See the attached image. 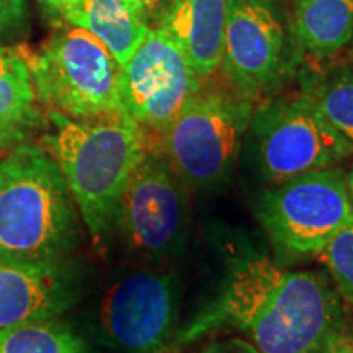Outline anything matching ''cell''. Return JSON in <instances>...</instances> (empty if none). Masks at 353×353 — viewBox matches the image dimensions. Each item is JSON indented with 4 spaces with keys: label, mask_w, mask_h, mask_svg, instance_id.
Here are the masks:
<instances>
[{
    "label": "cell",
    "mask_w": 353,
    "mask_h": 353,
    "mask_svg": "<svg viewBox=\"0 0 353 353\" xmlns=\"http://www.w3.org/2000/svg\"><path fill=\"white\" fill-rule=\"evenodd\" d=\"M343 317L342 298L322 273L254 255L231 265L218 296L180 337L231 327L259 353H312L343 332Z\"/></svg>",
    "instance_id": "obj_1"
},
{
    "label": "cell",
    "mask_w": 353,
    "mask_h": 353,
    "mask_svg": "<svg viewBox=\"0 0 353 353\" xmlns=\"http://www.w3.org/2000/svg\"><path fill=\"white\" fill-rule=\"evenodd\" d=\"M44 148L54 159L97 245H105L132 172L149 151V136L126 113L74 120L48 108Z\"/></svg>",
    "instance_id": "obj_2"
},
{
    "label": "cell",
    "mask_w": 353,
    "mask_h": 353,
    "mask_svg": "<svg viewBox=\"0 0 353 353\" xmlns=\"http://www.w3.org/2000/svg\"><path fill=\"white\" fill-rule=\"evenodd\" d=\"M76 229L72 195L46 148H12L0 162V262L61 260Z\"/></svg>",
    "instance_id": "obj_3"
},
{
    "label": "cell",
    "mask_w": 353,
    "mask_h": 353,
    "mask_svg": "<svg viewBox=\"0 0 353 353\" xmlns=\"http://www.w3.org/2000/svg\"><path fill=\"white\" fill-rule=\"evenodd\" d=\"M254 108L252 100L228 83H201L159 136L161 151L190 187H221L232 175Z\"/></svg>",
    "instance_id": "obj_4"
},
{
    "label": "cell",
    "mask_w": 353,
    "mask_h": 353,
    "mask_svg": "<svg viewBox=\"0 0 353 353\" xmlns=\"http://www.w3.org/2000/svg\"><path fill=\"white\" fill-rule=\"evenodd\" d=\"M21 52L46 108L74 120L126 113L120 99L121 65L87 30L69 23L37 51L21 48Z\"/></svg>",
    "instance_id": "obj_5"
},
{
    "label": "cell",
    "mask_w": 353,
    "mask_h": 353,
    "mask_svg": "<svg viewBox=\"0 0 353 353\" xmlns=\"http://www.w3.org/2000/svg\"><path fill=\"white\" fill-rule=\"evenodd\" d=\"M301 48L285 0H228L219 70L254 101L273 97L296 72Z\"/></svg>",
    "instance_id": "obj_6"
},
{
    "label": "cell",
    "mask_w": 353,
    "mask_h": 353,
    "mask_svg": "<svg viewBox=\"0 0 353 353\" xmlns=\"http://www.w3.org/2000/svg\"><path fill=\"white\" fill-rule=\"evenodd\" d=\"M260 174L273 185L337 167L353 148L306 95L268 97L254 108L247 134Z\"/></svg>",
    "instance_id": "obj_7"
},
{
    "label": "cell",
    "mask_w": 353,
    "mask_h": 353,
    "mask_svg": "<svg viewBox=\"0 0 353 353\" xmlns=\"http://www.w3.org/2000/svg\"><path fill=\"white\" fill-rule=\"evenodd\" d=\"M255 213L280 250L293 257L319 255L335 234L353 223L345 172L337 165L278 183L260 195Z\"/></svg>",
    "instance_id": "obj_8"
},
{
    "label": "cell",
    "mask_w": 353,
    "mask_h": 353,
    "mask_svg": "<svg viewBox=\"0 0 353 353\" xmlns=\"http://www.w3.org/2000/svg\"><path fill=\"white\" fill-rule=\"evenodd\" d=\"M187 183L165 154L149 145L126 185L114 226L120 228L128 247L143 259H172L187 234Z\"/></svg>",
    "instance_id": "obj_9"
},
{
    "label": "cell",
    "mask_w": 353,
    "mask_h": 353,
    "mask_svg": "<svg viewBox=\"0 0 353 353\" xmlns=\"http://www.w3.org/2000/svg\"><path fill=\"white\" fill-rule=\"evenodd\" d=\"M187 56L165 30L151 26L121 68L123 110L149 134L161 136L187 100L201 87Z\"/></svg>",
    "instance_id": "obj_10"
},
{
    "label": "cell",
    "mask_w": 353,
    "mask_h": 353,
    "mask_svg": "<svg viewBox=\"0 0 353 353\" xmlns=\"http://www.w3.org/2000/svg\"><path fill=\"white\" fill-rule=\"evenodd\" d=\"M180 288L170 272L141 270L117 281L101 299L99 321L110 342L131 353H161L174 339Z\"/></svg>",
    "instance_id": "obj_11"
},
{
    "label": "cell",
    "mask_w": 353,
    "mask_h": 353,
    "mask_svg": "<svg viewBox=\"0 0 353 353\" xmlns=\"http://www.w3.org/2000/svg\"><path fill=\"white\" fill-rule=\"evenodd\" d=\"M74 291L72 276L61 260L0 262V329L59 316Z\"/></svg>",
    "instance_id": "obj_12"
},
{
    "label": "cell",
    "mask_w": 353,
    "mask_h": 353,
    "mask_svg": "<svg viewBox=\"0 0 353 353\" xmlns=\"http://www.w3.org/2000/svg\"><path fill=\"white\" fill-rule=\"evenodd\" d=\"M228 0H180L159 7L152 26L165 30L196 76L208 81L221 68Z\"/></svg>",
    "instance_id": "obj_13"
},
{
    "label": "cell",
    "mask_w": 353,
    "mask_h": 353,
    "mask_svg": "<svg viewBox=\"0 0 353 353\" xmlns=\"http://www.w3.org/2000/svg\"><path fill=\"white\" fill-rule=\"evenodd\" d=\"M23 52L0 46V149L25 143L44 121Z\"/></svg>",
    "instance_id": "obj_14"
},
{
    "label": "cell",
    "mask_w": 353,
    "mask_h": 353,
    "mask_svg": "<svg viewBox=\"0 0 353 353\" xmlns=\"http://www.w3.org/2000/svg\"><path fill=\"white\" fill-rule=\"evenodd\" d=\"M291 23L303 54L325 61L353 39V0H294Z\"/></svg>",
    "instance_id": "obj_15"
},
{
    "label": "cell",
    "mask_w": 353,
    "mask_h": 353,
    "mask_svg": "<svg viewBox=\"0 0 353 353\" xmlns=\"http://www.w3.org/2000/svg\"><path fill=\"white\" fill-rule=\"evenodd\" d=\"M64 20L94 34L107 46L121 68L151 30L148 21L130 10L125 0H83Z\"/></svg>",
    "instance_id": "obj_16"
},
{
    "label": "cell",
    "mask_w": 353,
    "mask_h": 353,
    "mask_svg": "<svg viewBox=\"0 0 353 353\" xmlns=\"http://www.w3.org/2000/svg\"><path fill=\"white\" fill-rule=\"evenodd\" d=\"M301 92L353 148V69L342 65L324 72H303Z\"/></svg>",
    "instance_id": "obj_17"
},
{
    "label": "cell",
    "mask_w": 353,
    "mask_h": 353,
    "mask_svg": "<svg viewBox=\"0 0 353 353\" xmlns=\"http://www.w3.org/2000/svg\"><path fill=\"white\" fill-rule=\"evenodd\" d=\"M85 342L59 322L33 321L0 329V353H85Z\"/></svg>",
    "instance_id": "obj_18"
},
{
    "label": "cell",
    "mask_w": 353,
    "mask_h": 353,
    "mask_svg": "<svg viewBox=\"0 0 353 353\" xmlns=\"http://www.w3.org/2000/svg\"><path fill=\"white\" fill-rule=\"evenodd\" d=\"M319 257L327 267L339 296L353 306V223L335 234Z\"/></svg>",
    "instance_id": "obj_19"
},
{
    "label": "cell",
    "mask_w": 353,
    "mask_h": 353,
    "mask_svg": "<svg viewBox=\"0 0 353 353\" xmlns=\"http://www.w3.org/2000/svg\"><path fill=\"white\" fill-rule=\"evenodd\" d=\"M26 0H0V41L21 32L26 25Z\"/></svg>",
    "instance_id": "obj_20"
},
{
    "label": "cell",
    "mask_w": 353,
    "mask_h": 353,
    "mask_svg": "<svg viewBox=\"0 0 353 353\" xmlns=\"http://www.w3.org/2000/svg\"><path fill=\"white\" fill-rule=\"evenodd\" d=\"M312 353H353V335L339 334Z\"/></svg>",
    "instance_id": "obj_21"
},
{
    "label": "cell",
    "mask_w": 353,
    "mask_h": 353,
    "mask_svg": "<svg viewBox=\"0 0 353 353\" xmlns=\"http://www.w3.org/2000/svg\"><path fill=\"white\" fill-rule=\"evenodd\" d=\"M125 2L134 15H138L141 20L148 21L151 25V20L157 10L159 3H161V0H125Z\"/></svg>",
    "instance_id": "obj_22"
},
{
    "label": "cell",
    "mask_w": 353,
    "mask_h": 353,
    "mask_svg": "<svg viewBox=\"0 0 353 353\" xmlns=\"http://www.w3.org/2000/svg\"><path fill=\"white\" fill-rule=\"evenodd\" d=\"M82 2L83 0H41V3L46 7V10L50 12L51 15L59 17V19L63 20L69 12L77 8Z\"/></svg>",
    "instance_id": "obj_23"
},
{
    "label": "cell",
    "mask_w": 353,
    "mask_h": 353,
    "mask_svg": "<svg viewBox=\"0 0 353 353\" xmlns=\"http://www.w3.org/2000/svg\"><path fill=\"white\" fill-rule=\"evenodd\" d=\"M345 185H347V193H348V200H350V205L353 208V164L348 172L345 174Z\"/></svg>",
    "instance_id": "obj_24"
},
{
    "label": "cell",
    "mask_w": 353,
    "mask_h": 353,
    "mask_svg": "<svg viewBox=\"0 0 353 353\" xmlns=\"http://www.w3.org/2000/svg\"><path fill=\"white\" fill-rule=\"evenodd\" d=\"M352 51H353V39H352Z\"/></svg>",
    "instance_id": "obj_25"
}]
</instances>
